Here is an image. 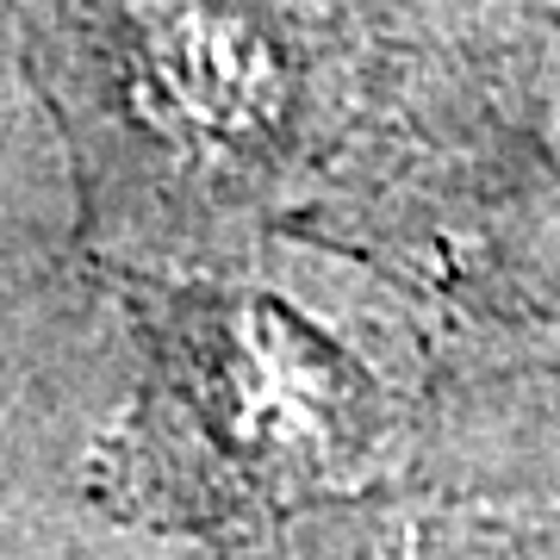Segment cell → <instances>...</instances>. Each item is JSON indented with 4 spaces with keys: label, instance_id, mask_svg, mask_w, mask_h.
I'll list each match as a JSON object with an SVG mask.
<instances>
[{
    "label": "cell",
    "instance_id": "cell-1",
    "mask_svg": "<svg viewBox=\"0 0 560 560\" xmlns=\"http://www.w3.org/2000/svg\"><path fill=\"white\" fill-rule=\"evenodd\" d=\"M25 75L125 275H224L318 168L349 94L342 0H13Z\"/></svg>",
    "mask_w": 560,
    "mask_h": 560
},
{
    "label": "cell",
    "instance_id": "cell-2",
    "mask_svg": "<svg viewBox=\"0 0 560 560\" xmlns=\"http://www.w3.org/2000/svg\"><path fill=\"white\" fill-rule=\"evenodd\" d=\"M143 393L106 448L119 517L249 541L337 499L386 436L355 349L256 280L125 275Z\"/></svg>",
    "mask_w": 560,
    "mask_h": 560
},
{
    "label": "cell",
    "instance_id": "cell-3",
    "mask_svg": "<svg viewBox=\"0 0 560 560\" xmlns=\"http://www.w3.org/2000/svg\"><path fill=\"white\" fill-rule=\"evenodd\" d=\"M280 529H287L280 560H504V548L460 529L455 517L399 504L324 499Z\"/></svg>",
    "mask_w": 560,
    "mask_h": 560
}]
</instances>
